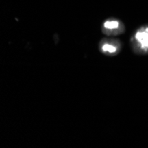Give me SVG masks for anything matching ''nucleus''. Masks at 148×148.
<instances>
[{
  "label": "nucleus",
  "mask_w": 148,
  "mask_h": 148,
  "mask_svg": "<svg viewBox=\"0 0 148 148\" xmlns=\"http://www.w3.org/2000/svg\"><path fill=\"white\" fill-rule=\"evenodd\" d=\"M135 39L142 51H148V27L138 30L135 35Z\"/></svg>",
  "instance_id": "1"
},
{
  "label": "nucleus",
  "mask_w": 148,
  "mask_h": 148,
  "mask_svg": "<svg viewBox=\"0 0 148 148\" xmlns=\"http://www.w3.org/2000/svg\"><path fill=\"white\" fill-rule=\"evenodd\" d=\"M119 27H120V22L116 20H108L104 23V28L108 31L118 29Z\"/></svg>",
  "instance_id": "2"
},
{
  "label": "nucleus",
  "mask_w": 148,
  "mask_h": 148,
  "mask_svg": "<svg viewBox=\"0 0 148 148\" xmlns=\"http://www.w3.org/2000/svg\"><path fill=\"white\" fill-rule=\"evenodd\" d=\"M102 51L106 53H115L117 51V47L114 45L109 44V43H106L102 45Z\"/></svg>",
  "instance_id": "3"
}]
</instances>
